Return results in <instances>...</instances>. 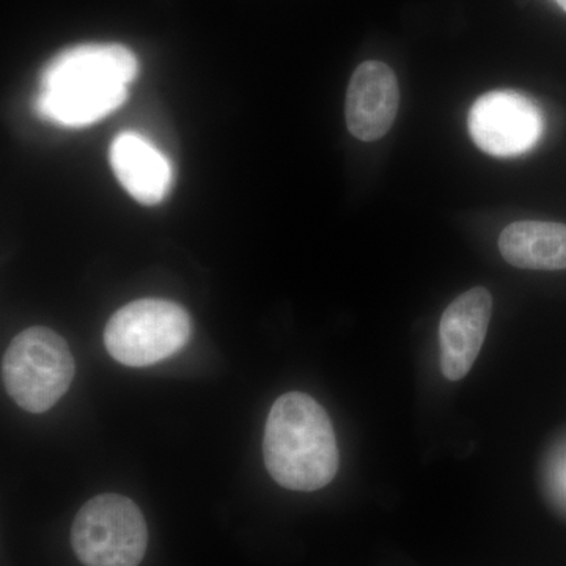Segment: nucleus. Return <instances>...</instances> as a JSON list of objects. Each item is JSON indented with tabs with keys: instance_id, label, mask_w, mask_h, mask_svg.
I'll return each mask as SVG.
<instances>
[{
	"instance_id": "nucleus-1",
	"label": "nucleus",
	"mask_w": 566,
	"mask_h": 566,
	"mask_svg": "<svg viewBox=\"0 0 566 566\" xmlns=\"http://www.w3.org/2000/svg\"><path fill=\"white\" fill-rule=\"evenodd\" d=\"M263 457L268 472L286 490L329 485L338 471V447L323 406L303 392L277 398L264 428Z\"/></svg>"
},
{
	"instance_id": "nucleus-2",
	"label": "nucleus",
	"mask_w": 566,
	"mask_h": 566,
	"mask_svg": "<svg viewBox=\"0 0 566 566\" xmlns=\"http://www.w3.org/2000/svg\"><path fill=\"white\" fill-rule=\"evenodd\" d=\"M76 374L73 354L50 327L33 326L13 338L2 357V381L14 403L43 415L70 389Z\"/></svg>"
},
{
	"instance_id": "nucleus-3",
	"label": "nucleus",
	"mask_w": 566,
	"mask_h": 566,
	"mask_svg": "<svg viewBox=\"0 0 566 566\" xmlns=\"http://www.w3.org/2000/svg\"><path fill=\"white\" fill-rule=\"evenodd\" d=\"M186 308L167 300H139L115 312L104 329V345L126 367H150L175 356L191 338Z\"/></svg>"
},
{
	"instance_id": "nucleus-4",
	"label": "nucleus",
	"mask_w": 566,
	"mask_h": 566,
	"mask_svg": "<svg viewBox=\"0 0 566 566\" xmlns=\"http://www.w3.org/2000/svg\"><path fill=\"white\" fill-rule=\"evenodd\" d=\"M147 543L139 506L120 494L91 499L71 527V545L85 566H139Z\"/></svg>"
},
{
	"instance_id": "nucleus-5",
	"label": "nucleus",
	"mask_w": 566,
	"mask_h": 566,
	"mask_svg": "<svg viewBox=\"0 0 566 566\" xmlns=\"http://www.w3.org/2000/svg\"><path fill=\"white\" fill-rule=\"evenodd\" d=\"M468 123L476 147L495 158L524 155L543 133L542 112L536 104L512 91L480 96L469 112Z\"/></svg>"
},
{
	"instance_id": "nucleus-6",
	"label": "nucleus",
	"mask_w": 566,
	"mask_h": 566,
	"mask_svg": "<svg viewBox=\"0 0 566 566\" xmlns=\"http://www.w3.org/2000/svg\"><path fill=\"white\" fill-rule=\"evenodd\" d=\"M400 107L397 76L385 62L360 63L346 93V125L354 137L374 142L392 128Z\"/></svg>"
},
{
	"instance_id": "nucleus-7",
	"label": "nucleus",
	"mask_w": 566,
	"mask_h": 566,
	"mask_svg": "<svg viewBox=\"0 0 566 566\" xmlns=\"http://www.w3.org/2000/svg\"><path fill=\"white\" fill-rule=\"evenodd\" d=\"M493 312V297L483 286H475L458 296L442 315L439 324L441 367L446 378L458 381L471 371Z\"/></svg>"
},
{
	"instance_id": "nucleus-8",
	"label": "nucleus",
	"mask_w": 566,
	"mask_h": 566,
	"mask_svg": "<svg viewBox=\"0 0 566 566\" xmlns=\"http://www.w3.org/2000/svg\"><path fill=\"white\" fill-rule=\"evenodd\" d=\"M136 55L117 43H87L55 55L41 73L40 87L62 84L126 85L137 76Z\"/></svg>"
},
{
	"instance_id": "nucleus-9",
	"label": "nucleus",
	"mask_w": 566,
	"mask_h": 566,
	"mask_svg": "<svg viewBox=\"0 0 566 566\" xmlns=\"http://www.w3.org/2000/svg\"><path fill=\"white\" fill-rule=\"evenodd\" d=\"M112 170L142 205L161 203L172 186V166L150 140L134 132L118 134L109 150Z\"/></svg>"
},
{
	"instance_id": "nucleus-10",
	"label": "nucleus",
	"mask_w": 566,
	"mask_h": 566,
	"mask_svg": "<svg viewBox=\"0 0 566 566\" xmlns=\"http://www.w3.org/2000/svg\"><path fill=\"white\" fill-rule=\"evenodd\" d=\"M502 256L521 270H566V226L556 222L510 223L499 238Z\"/></svg>"
},
{
	"instance_id": "nucleus-11",
	"label": "nucleus",
	"mask_w": 566,
	"mask_h": 566,
	"mask_svg": "<svg viewBox=\"0 0 566 566\" xmlns=\"http://www.w3.org/2000/svg\"><path fill=\"white\" fill-rule=\"evenodd\" d=\"M554 2H557V6L566 11V0H554Z\"/></svg>"
},
{
	"instance_id": "nucleus-12",
	"label": "nucleus",
	"mask_w": 566,
	"mask_h": 566,
	"mask_svg": "<svg viewBox=\"0 0 566 566\" xmlns=\"http://www.w3.org/2000/svg\"><path fill=\"white\" fill-rule=\"evenodd\" d=\"M564 485L566 486V472H564Z\"/></svg>"
}]
</instances>
